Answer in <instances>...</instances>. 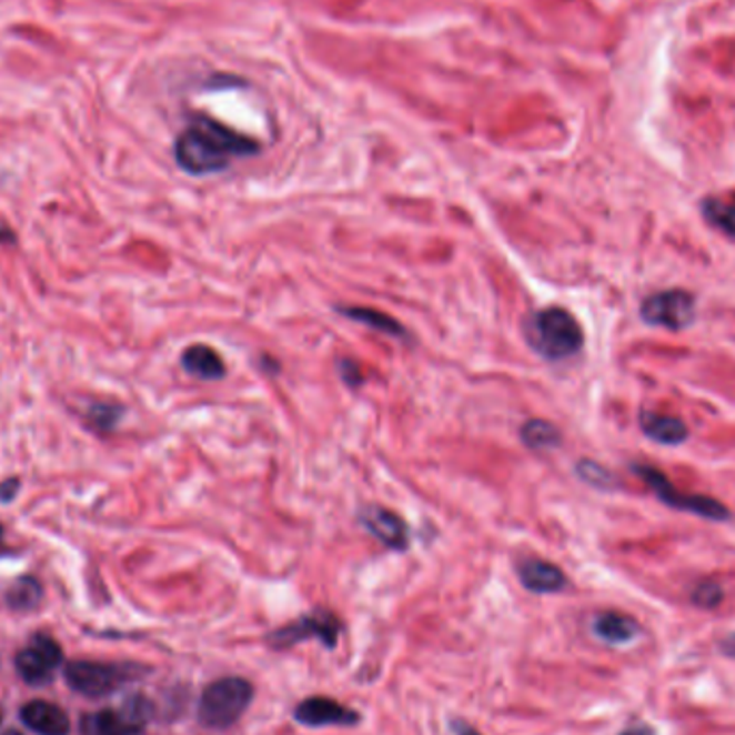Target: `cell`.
<instances>
[{"label": "cell", "instance_id": "obj_1", "mask_svg": "<svg viewBox=\"0 0 735 735\" xmlns=\"http://www.w3.org/2000/svg\"><path fill=\"white\" fill-rule=\"evenodd\" d=\"M259 153V140L241 134L207 114L192 117L185 130L174 140L177 167L194 177L222 172L231 167L234 160L252 158Z\"/></svg>", "mask_w": 735, "mask_h": 735}, {"label": "cell", "instance_id": "obj_2", "mask_svg": "<svg viewBox=\"0 0 735 735\" xmlns=\"http://www.w3.org/2000/svg\"><path fill=\"white\" fill-rule=\"evenodd\" d=\"M527 335L535 351L551 362H562L576 355L585 342L578 321L566 308L557 305L535 312L534 319L530 321Z\"/></svg>", "mask_w": 735, "mask_h": 735}, {"label": "cell", "instance_id": "obj_3", "mask_svg": "<svg viewBox=\"0 0 735 735\" xmlns=\"http://www.w3.org/2000/svg\"><path fill=\"white\" fill-rule=\"evenodd\" d=\"M254 688L243 677H222L209 684L199 703V721L211 729H229L248 705L252 703Z\"/></svg>", "mask_w": 735, "mask_h": 735}, {"label": "cell", "instance_id": "obj_4", "mask_svg": "<svg viewBox=\"0 0 735 735\" xmlns=\"http://www.w3.org/2000/svg\"><path fill=\"white\" fill-rule=\"evenodd\" d=\"M631 469L656 493V497L661 502L667 503L668 507H673V510L691 512V514H697V516H703V518L714 521V523H723V521L732 518V512L723 503L716 502L712 497L679 493L658 469L641 465V463L631 465Z\"/></svg>", "mask_w": 735, "mask_h": 735}, {"label": "cell", "instance_id": "obj_5", "mask_svg": "<svg viewBox=\"0 0 735 735\" xmlns=\"http://www.w3.org/2000/svg\"><path fill=\"white\" fill-rule=\"evenodd\" d=\"M142 671L134 665H108L91 661H73L66 667L69 686L87 697H105L132 682Z\"/></svg>", "mask_w": 735, "mask_h": 735}, {"label": "cell", "instance_id": "obj_6", "mask_svg": "<svg viewBox=\"0 0 735 735\" xmlns=\"http://www.w3.org/2000/svg\"><path fill=\"white\" fill-rule=\"evenodd\" d=\"M342 635V622L330 611H314L308 615H301L300 620L278 628L275 633L268 636L269 647L273 650H289L298 643L305 641H319L328 650H334Z\"/></svg>", "mask_w": 735, "mask_h": 735}, {"label": "cell", "instance_id": "obj_7", "mask_svg": "<svg viewBox=\"0 0 735 735\" xmlns=\"http://www.w3.org/2000/svg\"><path fill=\"white\" fill-rule=\"evenodd\" d=\"M697 314L695 295L682 289H671L650 295L641 305V319L652 328L682 332L693 325Z\"/></svg>", "mask_w": 735, "mask_h": 735}, {"label": "cell", "instance_id": "obj_8", "mask_svg": "<svg viewBox=\"0 0 735 735\" xmlns=\"http://www.w3.org/2000/svg\"><path fill=\"white\" fill-rule=\"evenodd\" d=\"M61 663H63V652L59 643L46 635L33 636V641L16 658V667L20 671V675L33 686L50 682Z\"/></svg>", "mask_w": 735, "mask_h": 735}, {"label": "cell", "instance_id": "obj_9", "mask_svg": "<svg viewBox=\"0 0 735 735\" xmlns=\"http://www.w3.org/2000/svg\"><path fill=\"white\" fill-rule=\"evenodd\" d=\"M293 716L305 727H353L360 723V714L355 709L328 697L303 699Z\"/></svg>", "mask_w": 735, "mask_h": 735}, {"label": "cell", "instance_id": "obj_10", "mask_svg": "<svg viewBox=\"0 0 735 735\" xmlns=\"http://www.w3.org/2000/svg\"><path fill=\"white\" fill-rule=\"evenodd\" d=\"M360 523L368 534L376 537L392 551H404L409 546V525L394 510L381 505H366L360 512Z\"/></svg>", "mask_w": 735, "mask_h": 735}, {"label": "cell", "instance_id": "obj_11", "mask_svg": "<svg viewBox=\"0 0 735 735\" xmlns=\"http://www.w3.org/2000/svg\"><path fill=\"white\" fill-rule=\"evenodd\" d=\"M518 578L523 587L534 594H557L568 587V578L564 570L535 557L523 560L518 564Z\"/></svg>", "mask_w": 735, "mask_h": 735}, {"label": "cell", "instance_id": "obj_12", "mask_svg": "<svg viewBox=\"0 0 735 735\" xmlns=\"http://www.w3.org/2000/svg\"><path fill=\"white\" fill-rule=\"evenodd\" d=\"M22 723L39 735H68L69 734V718L68 714L48 702H31L27 703L20 712Z\"/></svg>", "mask_w": 735, "mask_h": 735}, {"label": "cell", "instance_id": "obj_13", "mask_svg": "<svg viewBox=\"0 0 735 735\" xmlns=\"http://www.w3.org/2000/svg\"><path fill=\"white\" fill-rule=\"evenodd\" d=\"M181 366L188 374H192L201 381H220L226 376V364H224L222 355L213 346H207V344L188 346L181 355Z\"/></svg>", "mask_w": 735, "mask_h": 735}, {"label": "cell", "instance_id": "obj_14", "mask_svg": "<svg viewBox=\"0 0 735 735\" xmlns=\"http://www.w3.org/2000/svg\"><path fill=\"white\" fill-rule=\"evenodd\" d=\"M641 431L650 436L656 443L663 445H679L688 439V426L673 417V415H663L656 411H643L638 417Z\"/></svg>", "mask_w": 735, "mask_h": 735}, {"label": "cell", "instance_id": "obj_15", "mask_svg": "<svg viewBox=\"0 0 735 735\" xmlns=\"http://www.w3.org/2000/svg\"><path fill=\"white\" fill-rule=\"evenodd\" d=\"M594 635L608 645H626L635 641L641 628L633 617L622 613H601L592 624Z\"/></svg>", "mask_w": 735, "mask_h": 735}, {"label": "cell", "instance_id": "obj_16", "mask_svg": "<svg viewBox=\"0 0 735 735\" xmlns=\"http://www.w3.org/2000/svg\"><path fill=\"white\" fill-rule=\"evenodd\" d=\"M84 735H144V725L128 718L123 712H98L84 718Z\"/></svg>", "mask_w": 735, "mask_h": 735}, {"label": "cell", "instance_id": "obj_17", "mask_svg": "<svg viewBox=\"0 0 735 735\" xmlns=\"http://www.w3.org/2000/svg\"><path fill=\"white\" fill-rule=\"evenodd\" d=\"M338 312L344 314L346 319L355 321V323L366 325V328L374 330V332L392 335V338H406L404 325L399 323L394 316H390V314H385V312H381V310L364 308V305H340Z\"/></svg>", "mask_w": 735, "mask_h": 735}, {"label": "cell", "instance_id": "obj_18", "mask_svg": "<svg viewBox=\"0 0 735 735\" xmlns=\"http://www.w3.org/2000/svg\"><path fill=\"white\" fill-rule=\"evenodd\" d=\"M521 441L535 452L553 450L562 443V433L546 420H527L521 426Z\"/></svg>", "mask_w": 735, "mask_h": 735}, {"label": "cell", "instance_id": "obj_19", "mask_svg": "<svg viewBox=\"0 0 735 735\" xmlns=\"http://www.w3.org/2000/svg\"><path fill=\"white\" fill-rule=\"evenodd\" d=\"M702 213L707 224L735 239V201L705 199L702 202Z\"/></svg>", "mask_w": 735, "mask_h": 735}, {"label": "cell", "instance_id": "obj_20", "mask_svg": "<svg viewBox=\"0 0 735 735\" xmlns=\"http://www.w3.org/2000/svg\"><path fill=\"white\" fill-rule=\"evenodd\" d=\"M41 601V585L31 578V576H22L18 578L9 592H7V602L9 606L18 608V611H29L34 608Z\"/></svg>", "mask_w": 735, "mask_h": 735}, {"label": "cell", "instance_id": "obj_21", "mask_svg": "<svg viewBox=\"0 0 735 735\" xmlns=\"http://www.w3.org/2000/svg\"><path fill=\"white\" fill-rule=\"evenodd\" d=\"M576 473H578V477L583 482H587V484H592L596 489H606V486H611L615 482L611 477V473L606 469L601 467L598 463H594V461H581L576 465Z\"/></svg>", "mask_w": 735, "mask_h": 735}, {"label": "cell", "instance_id": "obj_22", "mask_svg": "<svg viewBox=\"0 0 735 735\" xmlns=\"http://www.w3.org/2000/svg\"><path fill=\"white\" fill-rule=\"evenodd\" d=\"M89 417H91V422L95 424L98 431H112L117 426L119 417H121V406L101 402V404L93 406V411H91Z\"/></svg>", "mask_w": 735, "mask_h": 735}, {"label": "cell", "instance_id": "obj_23", "mask_svg": "<svg viewBox=\"0 0 735 735\" xmlns=\"http://www.w3.org/2000/svg\"><path fill=\"white\" fill-rule=\"evenodd\" d=\"M693 602L703 608H714L716 604L723 602V590H721V585L709 583V581L699 583L697 590L693 592Z\"/></svg>", "mask_w": 735, "mask_h": 735}, {"label": "cell", "instance_id": "obj_24", "mask_svg": "<svg viewBox=\"0 0 735 735\" xmlns=\"http://www.w3.org/2000/svg\"><path fill=\"white\" fill-rule=\"evenodd\" d=\"M338 366H340V374H342V379H344V383H346L349 387H358V385L364 381L362 368H360L358 362H353V360H342Z\"/></svg>", "mask_w": 735, "mask_h": 735}, {"label": "cell", "instance_id": "obj_25", "mask_svg": "<svg viewBox=\"0 0 735 735\" xmlns=\"http://www.w3.org/2000/svg\"><path fill=\"white\" fill-rule=\"evenodd\" d=\"M18 486H20L18 480H4V482L0 484V502H13V497L18 495Z\"/></svg>", "mask_w": 735, "mask_h": 735}, {"label": "cell", "instance_id": "obj_26", "mask_svg": "<svg viewBox=\"0 0 735 735\" xmlns=\"http://www.w3.org/2000/svg\"><path fill=\"white\" fill-rule=\"evenodd\" d=\"M721 652H723L725 656H729V658H735V633L734 635L725 636V638L721 641Z\"/></svg>", "mask_w": 735, "mask_h": 735}, {"label": "cell", "instance_id": "obj_27", "mask_svg": "<svg viewBox=\"0 0 735 735\" xmlns=\"http://www.w3.org/2000/svg\"><path fill=\"white\" fill-rule=\"evenodd\" d=\"M620 735H654V729L647 727V725H635V727H631V729H626Z\"/></svg>", "mask_w": 735, "mask_h": 735}, {"label": "cell", "instance_id": "obj_28", "mask_svg": "<svg viewBox=\"0 0 735 735\" xmlns=\"http://www.w3.org/2000/svg\"><path fill=\"white\" fill-rule=\"evenodd\" d=\"M16 241V234L11 233V229H7L4 224H0V243H13Z\"/></svg>", "mask_w": 735, "mask_h": 735}, {"label": "cell", "instance_id": "obj_29", "mask_svg": "<svg viewBox=\"0 0 735 735\" xmlns=\"http://www.w3.org/2000/svg\"><path fill=\"white\" fill-rule=\"evenodd\" d=\"M454 732H456V735H482L477 734L473 727L465 725V723H454Z\"/></svg>", "mask_w": 735, "mask_h": 735}, {"label": "cell", "instance_id": "obj_30", "mask_svg": "<svg viewBox=\"0 0 735 735\" xmlns=\"http://www.w3.org/2000/svg\"><path fill=\"white\" fill-rule=\"evenodd\" d=\"M2 535H4V530H2V525H0V546H2Z\"/></svg>", "mask_w": 735, "mask_h": 735}, {"label": "cell", "instance_id": "obj_31", "mask_svg": "<svg viewBox=\"0 0 735 735\" xmlns=\"http://www.w3.org/2000/svg\"><path fill=\"white\" fill-rule=\"evenodd\" d=\"M4 735H22V734H18V732H7V734Z\"/></svg>", "mask_w": 735, "mask_h": 735}]
</instances>
